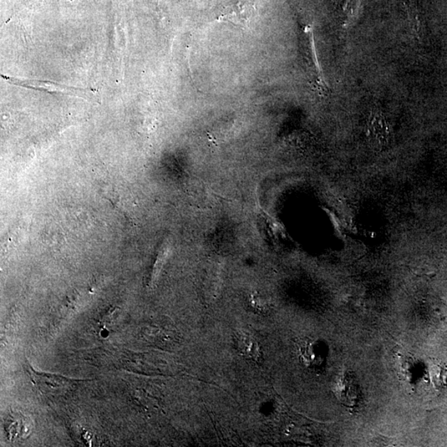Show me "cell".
Instances as JSON below:
<instances>
[{
    "label": "cell",
    "instance_id": "obj_1",
    "mask_svg": "<svg viewBox=\"0 0 447 447\" xmlns=\"http://www.w3.org/2000/svg\"><path fill=\"white\" fill-rule=\"evenodd\" d=\"M27 372L40 392L48 397H62L69 394L80 383L84 382V380L69 379L59 374L41 373L29 364Z\"/></svg>",
    "mask_w": 447,
    "mask_h": 447
},
{
    "label": "cell",
    "instance_id": "obj_6",
    "mask_svg": "<svg viewBox=\"0 0 447 447\" xmlns=\"http://www.w3.org/2000/svg\"><path fill=\"white\" fill-rule=\"evenodd\" d=\"M300 354L303 363L310 369H321L326 363L327 349L317 340H305L300 347Z\"/></svg>",
    "mask_w": 447,
    "mask_h": 447
},
{
    "label": "cell",
    "instance_id": "obj_5",
    "mask_svg": "<svg viewBox=\"0 0 447 447\" xmlns=\"http://www.w3.org/2000/svg\"><path fill=\"white\" fill-rule=\"evenodd\" d=\"M368 134L370 142L375 146L384 147L389 143L390 125L382 111L372 110L368 120Z\"/></svg>",
    "mask_w": 447,
    "mask_h": 447
},
{
    "label": "cell",
    "instance_id": "obj_3",
    "mask_svg": "<svg viewBox=\"0 0 447 447\" xmlns=\"http://www.w3.org/2000/svg\"><path fill=\"white\" fill-rule=\"evenodd\" d=\"M334 394L345 408L355 410L362 402V392L357 376L348 369H343L335 381Z\"/></svg>",
    "mask_w": 447,
    "mask_h": 447
},
{
    "label": "cell",
    "instance_id": "obj_4",
    "mask_svg": "<svg viewBox=\"0 0 447 447\" xmlns=\"http://www.w3.org/2000/svg\"><path fill=\"white\" fill-rule=\"evenodd\" d=\"M255 15V7L248 2L237 1L223 5L219 10L217 21L228 22L241 28L250 26Z\"/></svg>",
    "mask_w": 447,
    "mask_h": 447
},
{
    "label": "cell",
    "instance_id": "obj_2",
    "mask_svg": "<svg viewBox=\"0 0 447 447\" xmlns=\"http://www.w3.org/2000/svg\"><path fill=\"white\" fill-rule=\"evenodd\" d=\"M1 78L8 81L9 84L21 86L23 88L45 91L49 94L67 95L80 98L93 102H98L99 95L98 91L90 89H80L72 88L65 85L52 83V81L38 80H21L14 78L12 76L1 75Z\"/></svg>",
    "mask_w": 447,
    "mask_h": 447
},
{
    "label": "cell",
    "instance_id": "obj_10",
    "mask_svg": "<svg viewBox=\"0 0 447 447\" xmlns=\"http://www.w3.org/2000/svg\"><path fill=\"white\" fill-rule=\"evenodd\" d=\"M360 4V0H348L345 4L344 12L345 14V27L349 28L352 24L354 20L357 16L358 9Z\"/></svg>",
    "mask_w": 447,
    "mask_h": 447
},
{
    "label": "cell",
    "instance_id": "obj_9",
    "mask_svg": "<svg viewBox=\"0 0 447 447\" xmlns=\"http://www.w3.org/2000/svg\"><path fill=\"white\" fill-rule=\"evenodd\" d=\"M406 9H407L408 16L411 32H413L418 39L423 38V26L419 19V14L416 11L415 5L411 0H405Z\"/></svg>",
    "mask_w": 447,
    "mask_h": 447
},
{
    "label": "cell",
    "instance_id": "obj_8",
    "mask_svg": "<svg viewBox=\"0 0 447 447\" xmlns=\"http://www.w3.org/2000/svg\"><path fill=\"white\" fill-rule=\"evenodd\" d=\"M416 362L413 358L404 357L401 358L399 364V373L400 377L404 382L409 383L410 385L414 384L416 379H418L419 373V367L416 365Z\"/></svg>",
    "mask_w": 447,
    "mask_h": 447
},
{
    "label": "cell",
    "instance_id": "obj_7",
    "mask_svg": "<svg viewBox=\"0 0 447 447\" xmlns=\"http://www.w3.org/2000/svg\"><path fill=\"white\" fill-rule=\"evenodd\" d=\"M236 344L238 349L246 358L256 359L260 355V347H258L256 340L251 337L250 335H238Z\"/></svg>",
    "mask_w": 447,
    "mask_h": 447
}]
</instances>
